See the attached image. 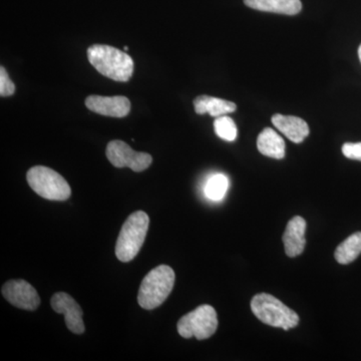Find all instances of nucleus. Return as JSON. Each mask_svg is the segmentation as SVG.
<instances>
[{"mask_svg": "<svg viewBox=\"0 0 361 361\" xmlns=\"http://www.w3.org/2000/svg\"><path fill=\"white\" fill-rule=\"evenodd\" d=\"M214 129H215L216 135L224 141H235L238 135L236 125L230 116H218L214 122Z\"/></svg>", "mask_w": 361, "mask_h": 361, "instance_id": "18", "label": "nucleus"}, {"mask_svg": "<svg viewBox=\"0 0 361 361\" xmlns=\"http://www.w3.org/2000/svg\"><path fill=\"white\" fill-rule=\"evenodd\" d=\"M177 329L184 338L196 337L198 341H204L212 336L218 329L217 313L212 306H199L180 318Z\"/></svg>", "mask_w": 361, "mask_h": 361, "instance_id": "6", "label": "nucleus"}, {"mask_svg": "<svg viewBox=\"0 0 361 361\" xmlns=\"http://www.w3.org/2000/svg\"><path fill=\"white\" fill-rule=\"evenodd\" d=\"M272 123L278 130L295 144L302 142L310 133L307 123L298 116L276 114L272 116Z\"/></svg>", "mask_w": 361, "mask_h": 361, "instance_id": "12", "label": "nucleus"}, {"mask_svg": "<svg viewBox=\"0 0 361 361\" xmlns=\"http://www.w3.org/2000/svg\"><path fill=\"white\" fill-rule=\"evenodd\" d=\"M228 189H229L228 178L223 174H215L207 180L204 193L209 200L218 202L224 199Z\"/></svg>", "mask_w": 361, "mask_h": 361, "instance_id": "17", "label": "nucleus"}, {"mask_svg": "<svg viewBox=\"0 0 361 361\" xmlns=\"http://www.w3.org/2000/svg\"><path fill=\"white\" fill-rule=\"evenodd\" d=\"M358 56H360V59L361 61V45L360 47V49H358Z\"/></svg>", "mask_w": 361, "mask_h": 361, "instance_id": "21", "label": "nucleus"}, {"mask_svg": "<svg viewBox=\"0 0 361 361\" xmlns=\"http://www.w3.org/2000/svg\"><path fill=\"white\" fill-rule=\"evenodd\" d=\"M106 158L116 168H130L134 172H142L152 165L153 158L149 154L140 153L120 140L109 142Z\"/></svg>", "mask_w": 361, "mask_h": 361, "instance_id": "7", "label": "nucleus"}, {"mask_svg": "<svg viewBox=\"0 0 361 361\" xmlns=\"http://www.w3.org/2000/svg\"><path fill=\"white\" fill-rule=\"evenodd\" d=\"M257 148L262 155L269 158L280 160L285 157L284 140L270 128H266L258 135Z\"/></svg>", "mask_w": 361, "mask_h": 361, "instance_id": "15", "label": "nucleus"}, {"mask_svg": "<svg viewBox=\"0 0 361 361\" xmlns=\"http://www.w3.org/2000/svg\"><path fill=\"white\" fill-rule=\"evenodd\" d=\"M360 254L361 232H356L337 247L334 256L339 264L346 265L353 262Z\"/></svg>", "mask_w": 361, "mask_h": 361, "instance_id": "16", "label": "nucleus"}, {"mask_svg": "<svg viewBox=\"0 0 361 361\" xmlns=\"http://www.w3.org/2000/svg\"><path fill=\"white\" fill-rule=\"evenodd\" d=\"M342 153L351 160L361 161V142H346L342 146Z\"/></svg>", "mask_w": 361, "mask_h": 361, "instance_id": "20", "label": "nucleus"}, {"mask_svg": "<svg viewBox=\"0 0 361 361\" xmlns=\"http://www.w3.org/2000/svg\"><path fill=\"white\" fill-rule=\"evenodd\" d=\"M251 310L260 322L272 327L289 330L299 323V316L295 311L270 294H256L252 298Z\"/></svg>", "mask_w": 361, "mask_h": 361, "instance_id": "4", "label": "nucleus"}, {"mask_svg": "<svg viewBox=\"0 0 361 361\" xmlns=\"http://www.w3.org/2000/svg\"><path fill=\"white\" fill-rule=\"evenodd\" d=\"M195 111L198 115H209L215 116H225L236 111V104L232 102L218 99V97L200 96L194 99Z\"/></svg>", "mask_w": 361, "mask_h": 361, "instance_id": "14", "label": "nucleus"}, {"mask_svg": "<svg viewBox=\"0 0 361 361\" xmlns=\"http://www.w3.org/2000/svg\"><path fill=\"white\" fill-rule=\"evenodd\" d=\"M175 278L174 270L168 265H160L149 271L140 286L139 305L146 310L161 306L174 288Z\"/></svg>", "mask_w": 361, "mask_h": 361, "instance_id": "2", "label": "nucleus"}, {"mask_svg": "<svg viewBox=\"0 0 361 361\" xmlns=\"http://www.w3.org/2000/svg\"><path fill=\"white\" fill-rule=\"evenodd\" d=\"M85 106L94 113L113 118L127 116L130 111L129 99L122 96H90L85 99Z\"/></svg>", "mask_w": 361, "mask_h": 361, "instance_id": "10", "label": "nucleus"}, {"mask_svg": "<svg viewBox=\"0 0 361 361\" xmlns=\"http://www.w3.org/2000/svg\"><path fill=\"white\" fill-rule=\"evenodd\" d=\"M2 296L16 307L33 311L39 307V293L25 280H9L1 288Z\"/></svg>", "mask_w": 361, "mask_h": 361, "instance_id": "8", "label": "nucleus"}, {"mask_svg": "<svg viewBox=\"0 0 361 361\" xmlns=\"http://www.w3.org/2000/svg\"><path fill=\"white\" fill-rule=\"evenodd\" d=\"M28 185L37 195L51 201H66L70 198V185L63 176L44 166H35L26 174Z\"/></svg>", "mask_w": 361, "mask_h": 361, "instance_id": "5", "label": "nucleus"}, {"mask_svg": "<svg viewBox=\"0 0 361 361\" xmlns=\"http://www.w3.org/2000/svg\"><path fill=\"white\" fill-rule=\"evenodd\" d=\"M306 221L300 216L292 218L283 234V243L287 256L293 258L303 253L306 245Z\"/></svg>", "mask_w": 361, "mask_h": 361, "instance_id": "11", "label": "nucleus"}, {"mask_svg": "<svg viewBox=\"0 0 361 361\" xmlns=\"http://www.w3.org/2000/svg\"><path fill=\"white\" fill-rule=\"evenodd\" d=\"M149 218L144 211L130 214L116 240V256L121 262H130L137 255L149 231Z\"/></svg>", "mask_w": 361, "mask_h": 361, "instance_id": "3", "label": "nucleus"}, {"mask_svg": "<svg viewBox=\"0 0 361 361\" xmlns=\"http://www.w3.org/2000/svg\"><path fill=\"white\" fill-rule=\"evenodd\" d=\"M87 59L101 75L116 82H128L134 73V61L129 54L111 45H92Z\"/></svg>", "mask_w": 361, "mask_h": 361, "instance_id": "1", "label": "nucleus"}, {"mask_svg": "<svg viewBox=\"0 0 361 361\" xmlns=\"http://www.w3.org/2000/svg\"><path fill=\"white\" fill-rule=\"evenodd\" d=\"M16 92V85L8 77L4 66L0 68V96L2 97L13 96Z\"/></svg>", "mask_w": 361, "mask_h": 361, "instance_id": "19", "label": "nucleus"}, {"mask_svg": "<svg viewBox=\"0 0 361 361\" xmlns=\"http://www.w3.org/2000/svg\"><path fill=\"white\" fill-rule=\"evenodd\" d=\"M52 310L59 314L65 315L66 325L73 334H84L85 327L82 320V307L77 301L65 292H58L51 299Z\"/></svg>", "mask_w": 361, "mask_h": 361, "instance_id": "9", "label": "nucleus"}, {"mask_svg": "<svg viewBox=\"0 0 361 361\" xmlns=\"http://www.w3.org/2000/svg\"><path fill=\"white\" fill-rule=\"evenodd\" d=\"M244 4L255 11L295 16L302 9L300 0H244Z\"/></svg>", "mask_w": 361, "mask_h": 361, "instance_id": "13", "label": "nucleus"}]
</instances>
